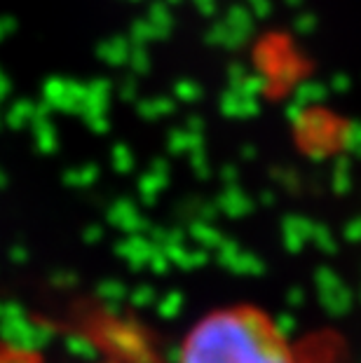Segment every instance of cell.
<instances>
[{
  "mask_svg": "<svg viewBox=\"0 0 361 363\" xmlns=\"http://www.w3.org/2000/svg\"><path fill=\"white\" fill-rule=\"evenodd\" d=\"M305 340H291L267 310L233 303L199 316L176 363H305Z\"/></svg>",
  "mask_w": 361,
  "mask_h": 363,
  "instance_id": "6da1fadb",
  "label": "cell"
},
{
  "mask_svg": "<svg viewBox=\"0 0 361 363\" xmlns=\"http://www.w3.org/2000/svg\"><path fill=\"white\" fill-rule=\"evenodd\" d=\"M305 363H350L345 340L333 330H319L305 337Z\"/></svg>",
  "mask_w": 361,
  "mask_h": 363,
  "instance_id": "7a4b0ae2",
  "label": "cell"
},
{
  "mask_svg": "<svg viewBox=\"0 0 361 363\" xmlns=\"http://www.w3.org/2000/svg\"><path fill=\"white\" fill-rule=\"evenodd\" d=\"M0 363H48V361L33 347L10 342V340H0Z\"/></svg>",
  "mask_w": 361,
  "mask_h": 363,
  "instance_id": "3957f363",
  "label": "cell"
}]
</instances>
